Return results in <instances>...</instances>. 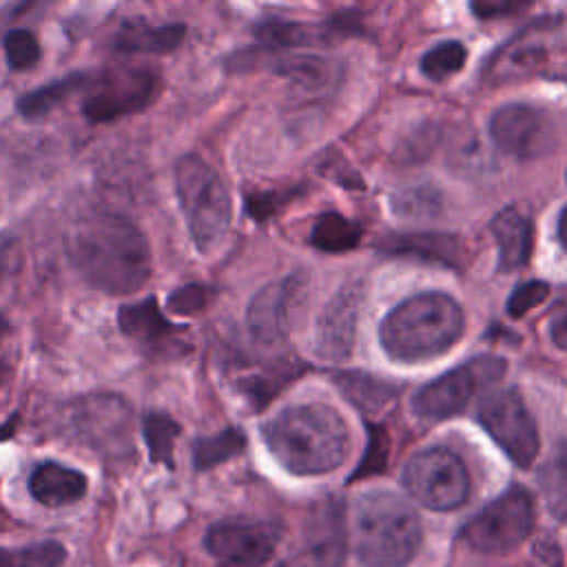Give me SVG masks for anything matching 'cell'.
Listing matches in <instances>:
<instances>
[{
    "label": "cell",
    "instance_id": "cell-10",
    "mask_svg": "<svg viewBox=\"0 0 567 567\" xmlns=\"http://www.w3.org/2000/svg\"><path fill=\"white\" fill-rule=\"evenodd\" d=\"M490 136L495 145L519 160H532L547 154L554 145V127L545 113L532 104H503L490 116Z\"/></svg>",
    "mask_w": 567,
    "mask_h": 567
},
{
    "label": "cell",
    "instance_id": "cell-17",
    "mask_svg": "<svg viewBox=\"0 0 567 567\" xmlns=\"http://www.w3.org/2000/svg\"><path fill=\"white\" fill-rule=\"evenodd\" d=\"M89 490L87 477L56 462H45L30 475V495L47 508H63L80 501Z\"/></svg>",
    "mask_w": 567,
    "mask_h": 567
},
{
    "label": "cell",
    "instance_id": "cell-12",
    "mask_svg": "<svg viewBox=\"0 0 567 567\" xmlns=\"http://www.w3.org/2000/svg\"><path fill=\"white\" fill-rule=\"evenodd\" d=\"M277 530L260 521H219L204 536L206 549L236 567H262L277 547Z\"/></svg>",
    "mask_w": 567,
    "mask_h": 567
},
{
    "label": "cell",
    "instance_id": "cell-36",
    "mask_svg": "<svg viewBox=\"0 0 567 567\" xmlns=\"http://www.w3.org/2000/svg\"><path fill=\"white\" fill-rule=\"evenodd\" d=\"M399 211L404 215H421V206L428 204V206H436L434 204V193H426V191H410V193H404L399 197Z\"/></svg>",
    "mask_w": 567,
    "mask_h": 567
},
{
    "label": "cell",
    "instance_id": "cell-6",
    "mask_svg": "<svg viewBox=\"0 0 567 567\" xmlns=\"http://www.w3.org/2000/svg\"><path fill=\"white\" fill-rule=\"evenodd\" d=\"M404 488L421 506L450 512L462 508L470 497V477L464 462L445 447H428L406 464Z\"/></svg>",
    "mask_w": 567,
    "mask_h": 567
},
{
    "label": "cell",
    "instance_id": "cell-30",
    "mask_svg": "<svg viewBox=\"0 0 567 567\" xmlns=\"http://www.w3.org/2000/svg\"><path fill=\"white\" fill-rule=\"evenodd\" d=\"M275 71L293 82L315 87L326 80L328 63L317 56H288L280 65H275Z\"/></svg>",
    "mask_w": 567,
    "mask_h": 567
},
{
    "label": "cell",
    "instance_id": "cell-5",
    "mask_svg": "<svg viewBox=\"0 0 567 567\" xmlns=\"http://www.w3.org/2000/svg\"><path fill=\"white\" fill-rule=\"evenodd\" d=\"M175 191L193 245L200 253H211L231 229L234 204L229 191L222 178L197 156L178 160Z\"/></svg>",
    "mask_w": 567,
    "mask_h": 567
},
{
    "label": "cell",
    "instance_id": "cell-41",
    "mask_svg": "<svg viewBox=\"0 0 567 567\" xmlns=\"http://www.w3.org/2000/svg\"><path fill=\"white\" fill-rule=\"evenodd\" d=\"M10 332V321L5 319V315L0 313V342H3V337Z\"/></svg>",
    "mask_w": 567,
    "mask_h": 567
},
{
    "label": "cell",
    "instance_id": "cell-18",
    "mask_svg": "<svg viewBox=\"0 0 567 567\" xmlns=\"http://www.w3.org/2000/svg\"><path fill=\"white\" fill-rule=\"evenodd\" d=\"M118 324L127 337L136 339L143 347H162L182 328L165 317L156 297L123 306L118 313Z\"/></svg>",
    "mask_w": 567,
    "mask_h": 567
},
{
    "label": "cell",
    "instance_id": "cell-20",
    "mask_svg": "<svg viewBox=\"0 0 567 567\" xmlns=\"http://www.w3.org/2000/svg\"><path fill=\"white\" fill-rule=\"evenodd\" d=\"M362 226L339 213H324L317 217L310 245L324 253H347L353 251L362 240Z\"/></svg>",
    "mask_w": 567,
    "mask_h": 567
},
{
    "label": "cell",
    "instance_id": "cell-29",
    "mask_svg": "<svg viewBox=\"0 0 567 567\" xmlns=\"http://www.w3.org/2000/svg\"><path fill=\"white\" fill-rule=\"evenodd\" d=\"M256 34L269 47H302V45H313L324 36V34H315L308 27L284 23V21H267L256 30Z\"/></svg>",
    "mask_w": 567,
    "mask_h": 567
},
{
    "label": "cell",
    "instance_id": "cell-13",
    "mask_svg": "<svg viewBox=\"0 0 567 567\" xmlns=\"http://www.w3.org/2000/svg\"><path fill=\"white\" fill-rule=\"evenodd\" d=\"M362 286L351 284L339 291L324 308L317 321L315 351L326 362H344L355 347V334L362 308Z\"/></svg>",
    "mask_w": 567,
    "mask_h": 567
},
{
    "label": "cell",
    "instance_id": "cell-35",
    "mask_svg": "<svg viewBox=\"0 0 567 567\" xmlns=\"http://www.w3.org/2000/svg\"><path fill=\"white\" fill-rule=\"evenodd\" d=\"M386 432L371 428V443H368V455L362 462V466L358 468V477H368L373 473H384L386 466Z\"/></svg>",
    "mask_w": 567,
    "mask_h": 567
},
{
    "label": "cell",
    "instance_id": "cell-9",
    "mask_svg": "<svg viewBox=\"0 0 567 567\" xmlns=\"http://www.w3.org/2000/svg\"><path fill=\"white\" fill-rule=\"evenodd\" d=\"M479 421L512 464L530 468L538 457V428L514 390H495L479 404Z\"/></svg>",
    "mask_w": 567,
    "mask_h": 567
},
{
    "label": "cell",
    "instance_id": "cell-21",
    "mask_svg": "<svg viewBox=\"0 0 567 567\" xmlns=\"http://www.w3.org/2000/svg\"><path fill=\"white\" fill-rule=\"evenodd\" d=\"M543 501L552 517L567 521V441H560L538 473Z\"/></svg>",
    "mask_w": 567,
    "mask_h": 567
},
{
    "label": "cell",
    "instance_id": "cell-34",
    "mask_svg": "<svg viewBox=\"0 0 567 567\" xmlns=\"http://www.w3.org/2000/svg\"><path fill=\"white\" fill-rule=\"evenodd\" d=\"M549 295V286L545 282H525L514 288V293L508 299V313L512 317H523L534 306L543 304Z\"/></svg>",
    "mask_w": 567,
    "mask_h": 567
},
{
    "label": "cell",
    "instance_id": "cell-8",
    "mask_svg": "<svg viewBox=\"0 0 567 567\" xmlns=\"http://www.w3.org/2000/svg\"><path fill=\"white\" fill-rule=\"evenodd\" d=\"M506 371L508 364L501 358H475L419 388L412 399V412L426 421H445L455 417L468 408L481 388L499 382Z\"/></svg>",
    "mask_w": 567,
    "mask_h": 567
},
{
    "label": "cell",
    "instance_id": "cell-3",
    "mask_svg": "<svg viewBox=\"0 0 567 567\" xmlns=\"http://www.w3.org/2000/svg\"><path fill=\"white\" fill-rule=\"evenodd\" d=\"M466 328L464 308L445 293H421L395 306L379 326L384 353L401 364H421L447 353Z\"/></svg>",
    "mask_w": 567,
    "mask_h": 567
},
{
    "label": "cell",
    "instance_id": "cell-38",
    "mask_svg": "<svg viewBox=\"0 0 567 567\" xmlns=\"http://www.w3.org/2000/svg\"><path fill=\"white\" fill-rule=\"evenodd\" d=\"M549 337L556 349L567 351V313L554 317V321L549 324Z\"/></svg>",
    "mask_w": 567,
    "mask_h": 567
},
{
    "label": "cell",
    "instance_id": "cell-1",
    "mask_svg": "<svg viewBox=\"0 0 567 567\" xmlns=\"http://www.w3.org/2000/svg\"><path fill=\"white\" fill-rule=\"evenodd\" d=\"M67 256L80 277L106 295H134L151 277V249L134 222L93 213L71 226Z\"/></svg>",
    "mask_w": 567,
    "mask_h": 567
},
{
    "label": "cell",
    "instance_id": "cell-4",
    "mask_svg": "<svg viewBox=\"0 0 567 567\" xmlns=\"http://www.w3.org/2000/svg\"><path fill=\"white\" fill-rule=\"evenodd\" d=\"M421 519L401 497L373 490L358 499L353 541L364 567H406L421 545Z\"/></svg>",
    "mask_w": 567,
    "mask_h": 567
},
{
    "label": "cell",
    "instance_id": "cell-2",
    "mask_svg": "<svg viewBox=\"0 0 567 567\" xmlns=\"http://www.w3.org/2000/svg\"><path fill=\"white\" fill-rule=\"evenodd\" d=\"M262 439L275 462L295 477L328 475L342 466L351 452L349 426L326 404L280 410L262 426Z\"/></svg>",
    "mask_w": 567,
    "mask_h": 567
},
{
    "label": "cell",
    "instance_id": "cell-31",
    "mask_svg": "<svg viewBox=\"0 0 567 567\" xmlns=\"http://www.w3.org/2000/svg\"><path fill=\"white\" fill-rule=\"evenodd\" d=\"M5 56H8V65L16 71H25L34 67L41 58V47L36 36L27 30L10 32L5 36Z\"/></svg>",
    "mask_w": 567,
    "mask_h": 567
},
{
    "label": "cell",
    "instance_id": "cell-24",
    "mask_svg": "<svg viewBox=\"0 0 567 567\" xmlns=\"http://www.w3.org/2000/svg\"><path fill=\"white\" fill-rule=\"evenodd\" d=\"M180 423L167 412H147L143 419V434L154 464H165L173 470V445L180 436Z\"/></svg>",
    "mask_w": 567,
    "mask_h": 567
},
{
    "label": "cell",
    "instance_id": "cell-25",
    "mask_svg": "<svg viewBox=\"0 0 567 567\" xmlns=\"http://www.w3.org/2000/svg\"><path fill=\"white\" fill-rule=\"evenodd\" d=\"M87 82H89V78L84 73L65 76L56 82H49L27 95H23L19 100V111L25 118H41V116H45V113H49L58 102H63L69 93L82 89Z\"/></svg>",
    "mask_w": 567,
    "mask_h": 567
},
{
    "label": "cell",
    "instance_id": "cell-14",
    "mask_svg": "<svg viewBox=\"0 0 567 567\" xmlns=\"http://www.w3.org/2000/svg\"><path fill=\"white\" fill-rule=\"evenodd\" d=\"M347 556L344 517L339 503H324L306 525L302 547L277 567H342Z\"/></svg>",
    "mask_w": 567,
    "mask_h": 567
},
{
    "label": "cell",
    "instance_id": "cell-19",
    "mask_svg": "<svg viewBox=\"0 0 567 567\" xmlns=\"http://www.w3.org/2000/svg\"><path fill=\"white\" fill-rule=\"evenodd\" d=\"M382 249L390 256H410L430 262H441L452 267L460 258V245L455 238L439 234H412V236H390Z\"/></svg>",
    "mask_w": 567,
    "mask_h": 567
},
{
    "label": "cell",
    "instance_id": "cell-39",
    "mask_svg": "<svg viewBox=\"0 0 567 567\" xmlns=\"http://www.w3.org/2000/svg\"><path fill=\"white\" fill-rule=\"evenodd\" d=\"M45 3H49V0H16V3L12 5V10H10V14H8L3 21L21 19V16H25V14H30V12L43 8Z\"/></svg>",
    "mask_w": 567,
    "mask_h": 567
},
{
    "label": "cell",
    "instance_id": "cell-16",
    "mask_svg": "<svg viewBox=\"0 0 567 567\" xmlns=\"http://www.w3.org/2000/svg\"><path fill=\"white\" fill-rule=\"evenodd\" d=\"M490 231L499 251L501 271H519L528 264L532 245H534V226L532 219L519 208H503L490 224Z\"/></svg>",
    "mask_w": 567,
    "mask_h": 567
},
{
    "label": "cell",
    "instance_id": "cell-28",
    "mask_svg": "<svg viewBox=\"0 0 567 567\" xmlns=\"http://www.w3.org/2000/svg\"><path fill=\"white\" fill-rule=\"evenodd\" d=\"M466 58H468V52L462 43L443 41L426 52V56L421 58V71L426 78L441 82L462 71L466 65Z\"/></svg>",
    "mask_w": 567,
    "mask_h": 567
},
{
    "label": "cell",
    "instance_id": "cell-22",
    "mask_svg": "<svg viewBox=\"0 0 567 567\" xmlns=\"http://www.w3.org/2000/svg\"><path fill=\"white\" fill-rule=\"evenodd\" d=\"M247 447V436L238 428L222 430L213 436H202L193 443V468L197 473L213 470L215 466L242 455Z\"/></svg>",
    "mask_w": 567,
    "mask_h": 567
},
{
    "label": "cell",
    "instance_id": "cell-7",
    "mask_svg": "<svg viewBox=\"0 0 567 567\" xmlns=\"http://www.w3.org/2000/svg\"><path fill=\"white\" fill-rule=\"evenodd\" d=\"M534 530V501L523 488H512L475 519L462 532L470 549L488 556H506L519 549Z\"/></svg>",
    "mask_w": 567,
    "mask_h": 567
},
{
    "label": "cell",
    "instance_id": "cell-11",
    "mask_svg": "<svg viewBox=\"0 0 567 567\" xmlns=\"http://www.w3.org/2000/svg\"><path fill=\"white\" fill-rule=\"evenodd\" d=\"M158 80L149 71L125 69L106 73L102 84L84 100L82 113L89 123H111L143 111L156 95Z\"/></svg>",
    "mask_w": 567,
    "mask_h": 567
},
{
    "label": "cell",
    "instance_id": "cell-23",
    "mask_svg": "<svg viewBox=\"0 0 567 567\" xmlns=\"http://www.w3.org/2000/svg\"><path fill=\"white\" fill-rule=\"evenodd\" d=\"M184 38L182 25H167V27H147L143 23H132L118 36V49L123 52H151V54H167L180 47Z\"/></svg>",
    "mask_w": 567,
    "mask_h": 567
},
{
    "label": "cell",
    "instance_id": "cell-32",
    "mask_svg": "<svg viewBox=\"0 0 567 567\" xmlns=\"http://www.w3.org/2000/svg\"><path fill=\"white\" fill-rule=\"evenodd\" d=\"M536 0H470V10L479 21L512 19L528 12Z\"/></svg>",
    "mask_w": 567,
    "mask_h": 567
},
{
    "label": "cell",
    "instance_id": "cell-26",
    "mask_svg": "<svg viewBox=\"0 0 567 567\" xmlns=\"http://www.w3.org/2000/svg\"><path fill=\"white\" fill-rule=\"evenodd\" d=\"M337 384L360 410H379L395 397L393 386L368 375H339Z\"/></svg>",
    "mask_w": 567,
    "mask_h": 567
},
{
    "label": "cell",
    "instance_id": "cell-37",
    "mask_svg": "<svg viewBox=\"0 0 567 567\" xmlns=\"http://www.w3.org/2000/svg\"><path fill=\"white\" fill-rule=\"evenodd\" d=\"M19 269L16 240H0V282Z\"/></svg>",
    "mask_w": 567,
    "mask_h": 567
},
{
    "label": "cell",
    "instance_id": "cell-33",
    "mask_svg": "<svg viewBox=\"0 0 567 567\" xmlns=\"http://www.w3.org/2000/svg\"><path fill=\"white\" fill-rule=\"evenodd\" d=\"M211 299V291L202 284H186L178 291H173L167 299V308L175 315H193L206 308Z\"/></svg>",
    "mask_w": 567,
    "mask_h": 567
},
{
    "label": "cell",
    "instance_id": "cell-40",
    "mask_svg": "<svg viewBox=\"0 0 567 567\" xmlns=\"http://www.w3.org/2000/svg\"><path fill=\"white\" fill-rule=\"evenodd\" d=\"M558 242H560L563 251L567 253V206L563 208V213L558 217Z\"/></svg>",
    "mask_w": 567,
    "mask_h": 567
},
{
    "label": "cell",
    "instance_id": "cell-27",
    "mask_svg": "<svg viewBox=\"0 0 567 567\" xmlns=\"http://www.w3.org/2000/svg\"><path fill=\"white\" fill-rule=\"evenodd\" d=\"M65 558L67 549L58 541H43L19 549L0 547V567H60Z\"/></svg>",
    "mask_w": 567,
    "mask_h": 567
},
{
    "label": "cell",
    "instance_id": "cell-15",
    "mask_svg": "<svg viewBox=\"0 0 567 567\" xmlns=\"http://www.w3.org/2000/svg\"><path fill=\"white\" fill-rule=\"evenodd\" d=\"M299 293L297 277H286L264 286L251 302L247 313V324L256 342L277 344L288 334L291 310Z\"/></svg>",
    "mask_w": 567,
    "mask_h": 567
}]
</instances>
